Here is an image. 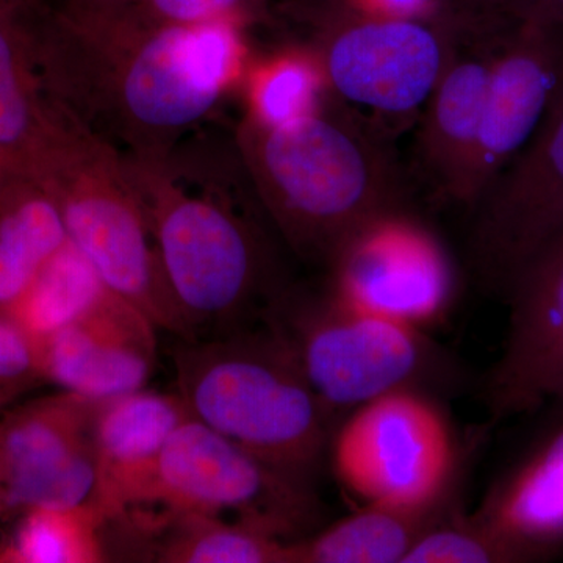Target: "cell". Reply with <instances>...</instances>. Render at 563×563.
I'll list each match as a JSON object with an SVG mask.
<instances>
[{
    "instance_id": "obj_15",
    "label": "cell",
    "mask_w": 563,
    "mask_h": 563,
    "mask_svg": "<svg viewBox=\"0 0 563 563\" xmlns=\"http://www.w3.org/2000/svg\"><path fill=\"white\" fill-rule=\"evenodd\" d=\"M531 435L488 485L473 517L515 563L563 555V396L539 410Z\"/></svg>"
},
{
    "instance_id": "obj_20",
    "label": "cell",
    "mask_w": 563,
    "mask_h": 563,
    "mask_svg": "<svg viewBox=\"0 0 563 563\" xmlns=\"http://www.w3.org/2000/svg\"><path fill=\"white\" fill-rule=\"evenodd\" d=\"M461 506L462 484L428 504H363L291 542V563H404L415 544Z\"/></svg>"
},
{
    "instance_id": "obj_5",
    "label": "cell",
    "mask_w": 563,
    "mask_h": 563,
    "mask_svg": "<svg viewBox=\"0 0 563 563\" xmlns=\"http://www.w3.org/2000/svg\"><path fill=\"white\" fill-rule=\"evenodd\" d=\"M29 174L54 196L69 242L114 295L143 310L158 329L180 335L172 296L122 152L74 121H62Z\"/></svg>"
},
{
    "instance_id": "obj_22",
    "label": "cell",
    "mask_w": 563,
    "mask_h": 563,
    "mask_svg": "<svg viewBox=\"0 0 563 563\" xmlns=\"http://www.w3.org/2000/svg\"><path fill=\"white\" fill-rule=\"evenodd\" d=\"M25 0L0 9V147L16 155L25 169L46 147L62 120L40 99L32 66L33 41L20 22Z\"/></svg>"
},
{
    "instance_id": "obj_13",
    "label": "cell",
    "mask_w": 563,
    "mask_h": 563,
    "mask_svg": "<svg viewBox=\"0 0 563 563\" xmlns=\"http://www.w3.org/2000/svg\"><path fill=\"white\" fill-rule=\"evenodd\" d=\"M99 406L101 401L63 391L11 415L0 426L5 507H68L91 498Z\"/></svg>"
},
{
    "instance_id": "obj_23",
    "label": "cell",
    "mask_w": 563,
    "mask_h": 563,
    "mask_svg": "<svg viewBox=\"0 0 563 563\" xmlns=\"http://www.w3.org/2000/svg\"><path fill=\"white\" fill-rule=\"evenodd\" d=\"M110 291L91 262L68 240L9 312L40 343L90 312Z\"/></svg>"
},
{
    "instance_id": "obj_11",
    "label": "cell",
    "mask_w": 563,
    "mask_h": 563,
    "mask_svg": "<svg viewBox=\"0 0 563 563\" xmlns=\"http://www.w3.org/2000/svg\"><path fill=\"white\" fill-rule=\"evenodd\" d=\"M563 99V31L518 22L496 40L479 135L448 201L473 209Z\"/></svg>"
},
{
    "instance_id": "obj_19",
    "label": "cell",
    "mask_w": 563,
    "mask_h": 563,
    "mask_svg": "<svg viewBox=\"0 0 563 563\" xmlns=\"http://www.w3.org/2000/svg\"><path fill=\"white\" fill-rule=\"evenodd\" d=\"M499 32L501 29L479 52L455 49L424 107L418 141L420 157L432 184L446 199L461 179L479 135Z\"/></svg>"
},
{
    "instance_id": "obj_4",
    "label": "cell",
    "mask_w": 563,
    "mask_h": 563,
    "mask_svg": "<svg viewBox=\"0 0 563 563\" xmlns=\"http://www.w3.org/2000/svg\"><path fill=\"white\" fill-rule=\"evenodd\" d=\"M174 366L176 391L192 418L313 483L339 421L268 317L224 335L184 340Z\"/></svg>"
},
{
    "instance_id": "obj_25",
    "label": "cell",
    "mask_w": 563,
    "mask_h": 563,
    "mask_svg": "<svg viewBox=\"0 0 563 563\" xmlns=\"http://www.w3.org/2000/svg\"><path fill=\"white\" fill-rule=\"evenodd\" d=\"M106 518L90 501L25 510L7 558L22 563H102L109 561Z\"/></svg>"
},
{
    "instance_id": "obj_17",
    "label": "cell",
    "mask_w": 563,
    "mask_h": 563,
    "mask_svg": "<svg viewBox=\"0 0 563 563\" xmlns=\"http://www.w3.org/2000/svg\"><path fill=\"white\" fill-rule=\"evenodd\" d=\"M179 393L141 390L101 401L96 418V484L91 498L106 525L143 503L163 448L190 418Z\"/></svg>"
},
{
    "instance_id": "obj_10",
    "label": "cell",
    "mask_w": 563,
    "mask_h": 563,
    "mask_svg": "<svg viewBox=\"0 0 563 563\" xmlns=\"http://www.w3.org/2000/svg\"><path fill=\"white\" fill-rule=\"evenodd\" d=\"M325 290L362 312L428 331L457 295V272L439 233L402 206L374 214L325 263Z\"/></svg>"
},
{
    "instance_id": "obj_6",
    "label": "cell",
    "mask_w": 563,
    "mask_h": 563,
    "mask_svg": "<svg viewBox=\"0 0 563 563\" xmlns=\"http://www.w3.org/2000/svg\"><path fill=\"white\" fill-rule=\"evenodd\" d=\"M269 320L287 336L322 406L336 421L396 390H461L466 373L428 331L362 312L322 290L285 291Z\"/></svg>"
},
{
    "instance_id": "obj_32",
    "label": "cell",
    "mask_w": 563,
    "mask_h": 563,
    "mask_svg": "<svg viewBox=\"0 0 563 563\" xmlns=\"http://www.w3.org/2000/svg\"><path fill=\"white\" fill-rule=\"evenodd\" d=\"M133 0H73V3H85V5H121L131 3Z\"/></svg>"
},
{
    "instance_id": "obj_18",
    "label": "cell",
    "mask_w": 563,
    "mask_h": 563,
    "mask_svg": "<svg viewBox=\"0 0 563 563\" xmlns=\"http://www.w3.org/2000/svg\"><path fill=\"white\" fill-rule=\"evenodd\" d=\"M109 525L125 532L151 562L291 563V542L210 515L139 509Z\"/></svg>"
},
{
    "instance_id": "obj_14",
    "label": "cell",
    "mask_w": 563,
    "mask_h": 563,
    "mask_svg": "<svg viewBox=\"0 0 563 563\" xmlns=\"http://www.w3.org/2000/svg\"><path fill=\"white\" fill-rule=\"evenodd\" d=\"M504 302L506 343L483 384L493 422L533 415L563 396V229L521 269Z\"/></svg>"
},
{
    "instance_id": "obj_7",
    "label": "cell",
    "mask_w": 563,
    "mask_h": 563,
    "mask_svg": "<svg viewBox=\"0 0 563 563\" xmlns=\"http://www.w3.org/2000/svg\"><path fill=\"white\" fill-rule=\"evenodd\" d=\"M139 509L225 518L285 542L317 531L321 520L312 483L263 461L192 417L163 448L154 483L132 510Z\"/></svg>"
},
{
    "instance_id": "obj_2",
    "label": "cell",
    "mask_w": 563,
    "mask_h": 563,
    "mask_svg": "<svg viewBox=\"0 0 563 563\" xmlns=\"http://www.w3.org/2000/svg\"><path fill=\"white\" fill-rule=\"evenodd\" d=\"M168 288L181 340L211 339L265 320L287 291L272 243L220 185L190 179L172 151L122 154Z\"/></svg>"
},
{
    "instance_id": "obj_33",
    "label": "cell",
    "mask_w": 563,
    "mask_h": 563,
    "mask_svg": "<svg viewBox=\"0 0 563 563\" xmlns=\"http://www.w3.org/2000/svg\"><path fill=\"white\" fill-rule=\"evenodd\" d=\"M20 2V0H0V9L5 5H10V3Z\"/></svg>"
},
{
    "instance_id": "obj_30",
    "label": "cell",
    "mask_w": 563,
    "mask_h": 563,
    "mask_svg": "<svg viewBox=\"0 0 563 563\" xmlns=\"http://www.w3.org/2000/svg\"><path fill=\"white\" fill-rule=\"evenodd\" d=\"M355 9L387 16H426L432 14L437 0H346Z\"/></svg>"
},
{
    "instance_id": "obj_12",
    "label": "cell",
    "mask_w": 563,
    "mask_h": 563,
    "mask_svg": "<svg viewBox=\"0 0 563 563\" xmlns=\"http://www.w3.org/2000/svg\"><path fill=\"white\" fill-rule=\"evenodd\" d=\"M472 210L473 272L485 291L504 299L521 269L563 229V99Z\"/></svg>"
},
{
    "instance_id": "obj_27",
    "label": "cell",
    "mask_w": 563,
    "mask_h": 563,
    "mask_svg": "<svg viewBox=\"0 0 563 563\" xmlns=\"http://www.w3.org/2000/svg\"><path fill=\"white\" fill-rule=\"evenodd\" d=\"M144 18L157 24L195 27L213 22L246 25L265 20L268 0H133Z\"/></svg>"
},
{
    "instance_id": "obj_29",
    "label": "cell",
    "mask_w": 563,
    "mask_h": 563,
    "mask_svg": "<svg viewBox=\"0 0 563 563\" xmlns=\"http://www.w3.org/2000/svg\"><path fill=\"white\" fill-rule=\"evenodd\" d=\"M488 21L544 25L563 31V0H479Z\"/></svg>"
},
{
    "instance_id": "obj_1",
    "label": "cell",
    "mask_w": 563,
    "mask_h": 563,
    "mask_svg": "<svg viewBox=\"0 0 563 563\" xmlns=\"http://www.w3.org/2000/svg\"><path fill=\"white\" fill-rule=\"evenodd\" d=\"M242 25L179 27L132 3L70 2L44 44L58 107L122 154L174 150L246 73Z\"/></svg>"
},
{
    "instance_id": "obj_16",
    "label": "cell",
    "mask_w": 563,
    "mask_h": 563,
    "mask_svg": "<svg viewBox=\"0 0 563 563\" xmlns=\"http://www.w3.org/2000/svg\"><path fill=\"white\" fill-rule=\"evenodd\" d=\"M157 324L110 291L95 309L38 343L41 373L63 391L107 401L146 387Z\"/></svg>"
},
{
    "instance_id": "obj_26",
    "label": "cell",
    "mask_w": 563,
    "mask_h": 563,
    "mask_svg": "<svg viewBox=\"0 0 563 563\" xmlns=\"http://www.w3.org/2000/svg\"><path fill=\"white\" fill-rule=\"evenodd\" d=\"M404 563H515L509 548L463 504L415 544Z\"/></svg>"
},
{
    "instance_id": "obj_34",
    "label": "cell",
    "mask_w": 563,
    "mask_h": 563,
    "mask_svg": "<svg viewBox=\"0 0 563 563\" xmlns=\"http://www.w3.org/2000/svg\"><path fill=\"white\" fill-rule=\"evenodd\" d=\"M0 492H2V466H0Z\"/></svg>"
},
{
    "instance_id": "obj_21",
    "label": "cell",
    "mask_w": 563,
    "mask_h": 563,
    "mask_svg": "<svg viewBox=\"0 0 563 563\" xmlns=\"http://www.w3.org/2000/svg\"><path fill=\"white\" fill-rule=\"evenodd\" d=\"M2 191L0 309L9 310L69 236L54 196L31 174L3 181Z\"/></svg>"
},
{
    "instance_id": "obj_8",
    "label": "cell",
    "mask_w": 563,
    "mask_h": 563,
    "mask_svg": "<svg viewBox=\"0 0 563 563\" xmlns=\"http://www.w3.org/2000/svg\"><path fill=\"white\" fill-rule=\"evenodd\" d=\"M344 490L366 503L428 504L463 484V453L432 393L396 390L336 424L328 453Z\"/></svg>"
},
{
    "instance_id": "obj_31",
    "label": "cell",
    "mask_w": 563,
    "mask_h": 563,
    "mask_svg": "<svg viewBox=\"0 0 563 563\" xmlns=\"http://www.w3.org/2000/svg\"><path fill=\"white\" fill-rule=\"evenodd\" d=\"M22 174H29L24 163L16 155L0 147V184L13 179V177L22 176Z\"/></svg>"
},
{
    "instance_id": "obj_28",
    "label": "cell",
    "mask_w": 563,
    "mask_h": 563,
    "mask_svg": "<svg viewBox=\"0 0 563 563\" xmlns=\"http://www.w3.org/2000/svg\"><path fill=\"white\" fill-rule=\"evenodd\" d=\"M43 377L40 346L11 317L0 309V401Z\"/></svg>"
},
{
    "instance_id": "obj_3",
    "label": "cell",
    "mask_w": 563,
    "mask_h": 563,
    "mask_svg": "<svg viewBox=\"0 0 563 563\" xmlns=\"http://www.w3.org/2000/svg\"><path fill=\"white\" fill-rule=\"evenodd\" d=\"M236 146L263 211L303 261L325 266L362 222L406 203L384 144L328 106L279 128L244 120Z\"/></svg>"
},
{
    "instance_id": "obj_24",
    "label": "cell",
    "mask_w": 563,
    "mask_h": 563,
    "mask_svg": "<svg viewBox=\"0 0 563 563\" xmlns=\"http://www.w3.org/2000/svg\"><path fill=\"white\" fill-rule=\"evenodd\" d=\"M328 95L332 92L313 49L279 52L246 73V120L279 128L324 109Z\"/></svg>"
},
{
    "instance_id": "obj_9",
    "label": "cell",
    "mask_w": 563,
    "mask_h": 563,
    "mask_svg": "<svg viewBox=\"0 0 563 563\" xmlns=\"http://www.w3.org/2000/svg\"><path fill=\"white\" fill-rule=\"evenodd\" d=\"M313 51L340 101L398 122L424 110L455 47L432 14L387 16L343 0L325 14Z\"/></svg>"
}]
</instances>
